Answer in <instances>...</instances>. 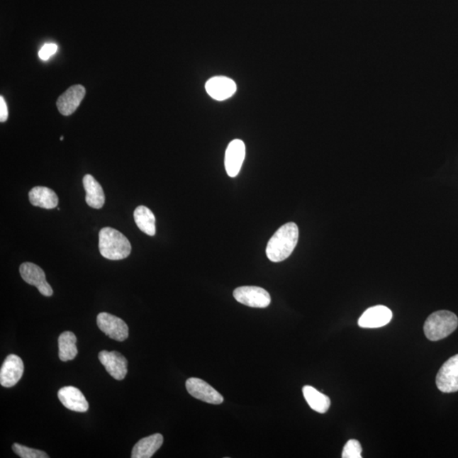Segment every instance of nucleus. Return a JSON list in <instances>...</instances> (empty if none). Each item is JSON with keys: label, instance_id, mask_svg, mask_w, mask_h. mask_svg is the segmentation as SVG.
Masks as SVG:
<instances>
[{"label": "nucleus", "instance_id": "obj_1", "mask_svg": "<svg viewBox=\"0 0 458 458\" xmlns=\"http://www.w3.org/2000/svg\"><path fill=\"white\" fill-rule=\"evenodd\" d=\"M299 239V228L295 223H288L278 229L267 243V258L273 262H280L291 256Z\"/></svg>", "mask_w": 458, "mask_h": 458}, {"label": "nucleus", "instance_id": "obj_2", "mask_svg": "<svg viewBox=\"0 0 458 458\" xmlns=\"http://www.w3.org/2000/svg\"><path fill=\"white\" fill-rule=\"evenodd\" d=\"M99 249L103 257L112 261L123 260L131 253L128 238L112 228H104L99 233Z\"/></svg>", "mask_w": 458, "mask_h": 458}, {"label": "nucleus", "instance_id": "obj_3", "mask_svg": "<svg viewBox=\"0 0 458 458\" xmlns=\"http://www.w3.org/2000/svg\"><path fill=\"white\" fill-rule=\"evenodd\" d=\"M457 326L456 314L449 311H438L426 319L423 330L428 340L438 341L452 334Z\"/></svg>", "mask_w": 458, "mask_h": 458}, {"label": "nucleus", "instance_id": "obj_4", "mask_svg": "<svg viewBox=\"0 0 458 458\" xmlns=\"http://www.w3.org/2000/svg\"><path fill=\"white\" fill-rule=\"evenodd\" d=\"M233 297L240 303L250 308H266L271 303V296L266 289L257 286H242L233 291Z\"/></svg>", "mask_w": 458, "mask_h": 458}, {"label": "nucleus", "instance_id": "obj_5", "mask_svg": "<svg viewBox=\"0 0 458 458\" xmlns=\"http://www.w3.org/2000/svg\"><path fill=\"white\" fill-rule=\"evenodd\" d=\"M435 382L439 390L443 393L458 391V354L440 367Z\"/></svg>", "mask_w": 458, "mask_h": 458}, {"label": "nucleus", "instance_id": "obj_6", "mask_svg": "<svg viewBox=\"0 0 458 458\" xmlns=\"http://www.w3.org/2000/svg\"><path fill=\"white\" fill-rule=\"evenodd\" d=\"M97 324L99 330L111 339L124 341L128 338V326L123 319L107 313L98 315Z\"/></svg>", "mask_w": 458, "mask_h": 458}, {"label": "nucleus", "instance_id": "obj_7", "mask_svg": "<svg viewBox=\"0 0 458 458\" xmlns=\"http://www.w3.org/2000/svg\"><path fill=\"white\" fill-rule=\"evenodd\" d=\"M21 278L30 285L35 286L43 296L50 297L53 295V289L47 282L44 270L34 263L25 262L20 267Z\"/></svg>", "mask_w": 458, "mask_h": 458}, {"label": "nucleus", "instance_id": "obj_8", "mask_svg": "<svg viewBox=\"0 0 458 458\" xmlns=\"http://www.w3.org/2000/svg\"><path fill=\"white\" fill-rule=\"evenodd\" d=\"M186 389L194 398L204 403L219 405L223 403V397L220 393L201 379L190 378L186 381Z\"/></svg>", "mask_w": 458, "mask_h": 458}, {"label": "nucleus", "instance_id": "obj_9", "mask_svg": "<svg viewBox=\"0 0 458 458\" xmlns=\"http://www.w3.org/2000/svg\"><path fill=\"white\" fill-rule=\"evenodd\" d=\"M24 373V364L21 358L11 354L4 360L0 369V384L6 388L15 386Z\"/></svg>", "mask_w": 458, "mask_h": 458}, {"label": "nucleus", "instance_id": "obj_10", "mask_svg": "<svg viewBox=\"0 0 458 458\" xmlns=\"http://www.w3.org/2000/svg\"><path fill=\"white\" fill-rule=\"evenodd\" d=\"M99 360L112 378L123 380L126 377L128 361L122 354L118 352L102 351L99 353Z\"/></svg>", "mask_w": 458, "mask_h": 458}, {"label": "nucleus", "instance_id": "obj_11", "mask_svg": "<svg viewBox=\"0 0 458 458\" xmlns=\"http://www.w3.org/2000/svg\"><path fill=\"white\" fill-rule=\"evenodd\" d=\"M86 94L84 86L73 85L66 92L60 95L56 102L60 113L63 116H70L80 106Z\"/></svg>", "mask_w": 458, "mask_h": 458}, {"label": "nucleus", "instance_id": "obj_12", "mask_svg": "<svg viewBox=\"0 0 458 458\" xmlns=\"http://www.w3.org/2000/svg\"><path fill=\"white\" fill-rule=\"evenodd\" d=\"M207 94L216 101H225L233 96L237 90L235 81L227 77H214L207 81L206 84Z\"/></svg>", "mask_w": 458, "mask_h": 458}, {"label": "nucleus", "instance_id": "obj_13", "mask_svg": "<svg viewBox=\"0 0 458 458\" xmlns=\"http://www.w3.org/2000/svg\"><path fill=\"white\" fill-rule=\"evenodd\" d=\"M245 157V143L240 140H233L228 145L225 154V168L231 178L240 174Z\"/></svg>", "mask_w": 458, "mask_h": 458}, {"label": "nucleus", "instance_id": "obj_14", "mask_svg": "<svg viewBox=\"0 0 458 458\" xmlns=\"http://www.w3.org/2000/svg\"><path fill=\"white\" fill-rule=\"evenodd\" d=\"M393 313L384 306H375L367 309L362 315L358 325L365 328H381L391 321Z\"/></svg>", "mask_w": 458, "mask_h": 458}, {"label": "nucleus", "instance_id": "obj_15", "mask_svg": "<svg viewBox=\"0 0 458 458\" xmlns=\"http://www.w3.org/2000/svg\"><path fill=\"white\" fill-rule=\"evenodd\" d=\"M58 397L65 408L73 412L85 413L89 408L87 400L79 389L73 386L62 387Z\"/></svg>", "mask_w": 458, "mask_h": 458}, {"label": "nucleus", "instance_id": "obj_16", "mask_svg": "<svg viewBox=\"0 0 458 458\" xmlns=\"http://www.w3.org/2000/svg\"><path fill=\"white\" fill-rule=\"evenodd\" d=\"M83 183L87 204L94 209L102 208L104 204H105L106 196L101 185L90 174L84 177Z\"/></svg>", "mask_w": 458, "mask_h": 458}, {"label": "nucleus", "instance_id": "obj_17", "mask_svg": "<svg viewBox=\"0 0 458 458\" xmlns=\"http://www.w3.org/2000/svg\"><path fill=\"white\" fill-rule=\"evenodd\" d=\"M29 201L34 206L44 209H54L57 207L59 198L54 190L47 187H34L29 192Z\"/></svg>", "mask_w": 458, "mask_h": 458}, {"label": "nucleus", "instance_id": "obj_18", "mask_svg": "<svg viewBox=\"0 0 458 458\" xmlns=\"http://www.w3.org/2000/svg\"><path fill=\"white\" fill-rule=\"evenodd\" d=\"M163 440V436L161 434H155L141 439L133 448L132 458L152 457L162 446Z\"/></svg>", "mask_w": 458, "mask_h": 458}, {"label": "nucleus", "instance_id": "obj_19", "mask_svg": "<svg viewBox=\"0 0 458 458\" xmlns=\"http://www.w3.org/2000/svg\"><path fill=\"white\" fill-rule=\"evenodd\" d=\"M306 403L315 412L325 413L330 408V399L313 386H306L302 389Z\"/></svg>", "mask_w": 458, "mask_h": 458}, {"label": "nucleus", "instance_id": "obj_20", "mask_svg": "<svg viewBox=\"0 0 458 458\" xmlns=\"http://www.w3.org/2000/svg\"><path fill=\"white\" fill-rule=\"evenodd\" d=\"M59 357L62 362L72 361L77 355V337L72 332L66 331L60 334L58 340Z\"/></svg>", "mask_w": 458, "mask_h": 458}, {"label": "nucleus", "instance_id": "obj_21", "mask_svg": "<svg viewBox=\"0 0 458 458\" xmlns=\"http://www.w3.org/2000/svg\"><path fill=\"white\" fill-rule=\"evenodd\" d=\"M135 223L142 232L149 236L155 235V218L152 211L148 207L140 206L137 207L133 213Z\"/></svg>", "mask_w": 458, "mask_h": 458}, {"label": "nucleus", "instance_id": "obj_22", "mask_svg": "<svg viewBox=\"0 0 458 458\" xmlns=\"http://www.w3.org/2000/svg\"><path fill=\"white\" fill-rule=\"evenodd\" d=\"M13 451L21 458H48L49 456L45 452L37 449L29 448L23 445L15 443L12 446Z\"/></svg>", "mask_w": 458, "mask_h": 458}, {"label": "nucleus", "instance_id": "obj_23", "mask_svg": "<svg viewBox=\"0 0 458 458\" xmlns=\"http://www.w3.org/2000/svg\"><path fill=\"white\" fill-rule=\"evenodd\" d=\"M362 446L357 440H350L343 449V458H361Z\"/></svg>", "mask_w": 458, "mask_h": 458}, {"label": "nucleus", "instance_id": "obj_24", "mask_svg": "<svg viewBox=\"0 0 458 458\" xmlns=\"http://www.w3.org/2000/svg\"><path fill=\"white\" fill-rule=\"evenodd\" d=\"M58 46L55 44H46L42 47V49L38 53V56L41 60H49L51 56H53L57 52Z\"/></svg>", "mask_w": 458, "mask_h": 458}, {"label": "nucleus", "instance_id": "obj_25", "mask_svg": "<svg viewBox=\"0 0 458 458\" xmlns=\"http://www.w3.org/2000/svg\"><path fill=\"white\" fill-rule=\"evenodd\" d=\"M9 112L6 101L3 96L0 97V122H6Z\"/></svg>", "mask_w": 458, "mask_h": 458}]
</instances>
